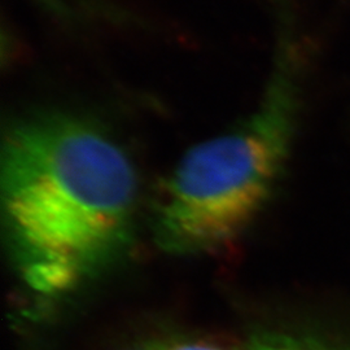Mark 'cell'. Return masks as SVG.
I'll use <instances>...</instances> for the list:
<instances>
[{
  "instance_id": "6da1fadb",
  "label": "cell",
  "mask_w": 350,
  "mask_h": 350,
  "mask_svg": "<svg viewBox=\"0 0 350 350\" xmlns=\"http://www.w3.org/2000/svg\"><path fill=\"white\" fill-rule=\"evenodd\" d=\"M1 215L16 275L60 299L109 271L131 247L139 183L103 126L62 111L13 124L1 150Z\"/></svg>"
},
{
  "instance_id": "7a4b0ae2",
  "label": "cell",
  "mask_w": 350,
  "mask_h": 350,
  "mask_svg": "<svg viewBox=\"0 0 350 350\" xmlns=\"http://www.w3.org/2000/svg\"><path fill=\"white\" fill-rule=\"evenodd\" d=\"M258 107L228 131L188 150L153 213L156 244L175 256L219 250L239 238L270 199L287 163L297 91L286 56Z\"/></svg>"
},
{
  "instance_id": "3957f363",
  "label": "cell",
  "mask_w": 350,
  "mask_h": 350,
  "mask_svg": "<svg viewBox=\"0 0 350 350\" xmlns=\"http://www.w3.org/2000/svg\"><path fill=\"white\" fill-rule=\"evenodd\" d=\"M44 11L56 18L66 23H88L94 16H104L100 13L101 4L98 0H33Z\"/></svg>"
},
{
  "instance_id": "277c9868",
  "label": "cell",
  "mask_w": 350,
  "mask_h": 350,
  "mask_svg": "<svg viewBox=\"0 0 350 350\" xmlns=\"http://www.w3.org/2000/svg\"><path fill=\"white\" fill-rule=\"evenodd\" d=\"M250 350H344L323 341L301 336H267L260 338Z\"/></svg>"
},
{
  "instance_id": "5b68a950",
  "label": "cell",
  "mask_w": 350,
  "mask_h": 350,
  "mask_svg": "<svg viewBox=\"0 0 350 350\" xmlns=\"http://www.w3.org/2000/svg\"><path fill=\"white\" fill-rule=\"evenodd\" d=\"M133 350H226L209 341L188 338H157Z\"/></svg>"
}]
</instances>
